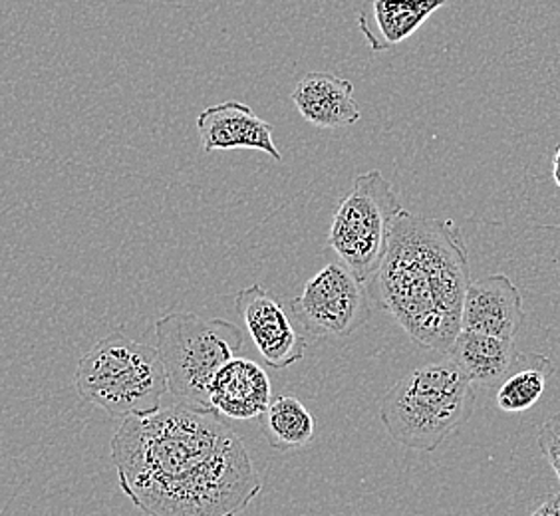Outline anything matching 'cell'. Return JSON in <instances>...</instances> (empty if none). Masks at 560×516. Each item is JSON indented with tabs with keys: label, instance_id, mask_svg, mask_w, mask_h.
<instances>
[{
	"label": "cell",
	"instance_id": "1",
	"mask_svg": "<svg viewBox=\"0 0 560 516\" xmlns=\"http://www.w3.org/2000/svg\"><path fill=\"white\" fill-rule=\"evenodd\" d=\"M109 457L119 489L148 516H238L262 489L245 443L215 409L179 401L121 421Z\"/></svg>",
	"mask_w": 560,
	"mask_h": 516
},
{
	"label": "cell",
	"instance_id": "2",
	"mask_svg": "<svg viewBox=\"0 0 560 516\" xmlns=\"http://www.w3.org/2000/svg\"><path fill=\"white\" fill-rule=\"evenodd\" d=\"M469 286V255L457 225L404 209L368 294L416 344L447 354L464 330Z\"/></svg>",
	"mask_w": 560,
	"mask_h": 516
},
{
	"label": "cell",
	"instance_id": "3",
	"mask_svg": "<svg viewBox=\"0 0 560 516\" xmlns=\"http://www.w3.org/2000/svg\"><path fill=\"white\" fill-rule=\"evenodd\" d=\"M475 403L474 384L452 357H445L411 370L389 387L380 403V421L394 442L431 453L471 420Z\"/></svg>",
	"mask_w": 560,
	"mask_h": 516
},
{
	"label": "cell",
	"instance_id": "4",
	"mask_svg": "<svg viewBox=\"0 0 560 516\" xmlns=\"http://www.w3.org/2000/svg\"><path fill=\"white\" fill-rule=\"evenodd\" d=\"M78 396L109 418H148L162 409L170 379L160 348L141 344L124 330L102 338L75 367Z\"/></svg>",
	"mask_w": 560,
	"mask_h": 516
},
{
	"label": "cell",
	"instance_id": "5",
	"mask_svg": "<svg viewBox=\"0 0 560 516\" xmlns=\"http://www.w3.org/2000/svg\"><path fill=\"white\" fill-rule=\"evenodd\" d=\"M158 348L165 364L170 391L179 403L213 409L209 387L219 370L237 357L243 332L221 318L207 320L194 313H170L155 322Z\"/></svg>",
	"mask_w": 560,
	"mask_h": 516
},
{
	"label": "cell",
	"instance_id": "6",
	"mask_svg": "<svg viewBox=\"0 0 560 516\" xmlns=\"http://www.w3.org/2000/svg\"><path fill=\"white\" fill-rule=\"evenodd\" d=\"M401 211L398 194L377 169L355 175L350 194L336 207L328 247L360 282L368 284L382 267Z\"/></svg>",
	"mask_w": 560,
	"mask_h": 516
},
{
	"label": "cell",
	"instance_id": "7",
	"mask_svg": "<svg viewBox=\"0 0 560 516\" xmlns=\"http://www.w3.org/2000/svg\"><path fill=\"white\" fill-rule=\"evenodd\" d=\"M291 310L304 332L345 338L358 332L370 318L364 282L340 260L328 262L292 298Z\"/></svg>",
	"mask_w": 560,
	"mask_h": 516
},
{
	"label": "cell",
	"instance_id": "8",
	"mask_svg": "<svg viewBox=\"0 0 560 516\" xmlns=\"http://www.w3.org/2000/svg\"><path fill=\"white\" fill-rule=\"evenodd\" d=\"M235 306L259 354L270 367L284 370L304 360V336L294 328L287 310L260 284L238 291Z\"/></svg>",
	"mask_w": 560,
	"mask_h": 516
},
{
	"label": "cell",
	"instance_id": "9",
	"mask_svg": "<svg viewBox=\"0 0 560 516\" xmlns=\"http://www.w3.org/2000/svg\"><path fill=\"white\" fill-rule=\"evenodd\" d=\"M197 131L206 153L257 150L282 162V153L272 140V126L237 99L203 109L197 118Z\"/></svg>",
	"mask_w": 560,
	"mask_h": 516
},
{
	"label": "cell",
	"instance_id": "10",
	"mask_svg": "<svg viewBox=\"0 0 560 516\" xmlns=\"http://www.w3.org/2000/svg\"><path fill=\"white\" fill-rule=\"evenodd\" d=\"M523 322V296L513 280L487 274L471 282L465 296L464 330L515 340Z\"/></svg>",
	"mask_w": 560,
	"mask_h": 516
},
{
	"label": "cell",
	"instance_id": "11",
	"mask_svg": "<svg viewBox=\"0 0 560 516\" xmlns=\"http://www.w3.org/2000/svg\"><path fill=\"white\" fill-rule=\"evenodd\" d=\"M270 394L272 386L267 372L257 362L237 355L219 370L209 387V401L219 415L248 421L265 415Z\"/></svg>",
	"mask_w": 560,
	"mask_h": 516
},
{
	"label": "cell",
	"instance_id": "12",
	"mask_svg": "<svg viewBox=\"0 0 560 516\" xmlns=\"http://www.w3.org/2000/svg\"><path fill=\"white\" fill-rule=\"evenodd\" d=\"M455 0H366L358 28L374 52H386L418 33L435 12Z\"/></svg>",
	"mask_w": 560,
	"mask_h": 516
},
{
	"label": "cell",
	"instance_id": "13",
	"mask_svg": "<svg viewBox=\"0 0 560 516\" xmlns=\"http://www.w3.org/2000/svg\"><path fill=\"white\" fill-rule=\"evenodd\" d=\"M447 357H452L471 384L489 389L503 386L506 377L513 376L525 362L515 340L469 330H462Z\"/></svg>",
	"mask_w": 560,
	"mask_h": 516
},
{
	"label": "cell",
	"instance_id": "14",
	"mask_svg": "<svg viewBox=\"0 0 560 516\" xmlns=\"http://www.w3.org/2000/svg\"><path fill=\"white\" fill-rule=\"evenodd\" d=\"M302 118L320 129L350 128L360 119L350 80L328 72H311L292 90Z\"/></svg>",
	"mask_w": 560,
	"mask_h": 516
},
{
	"label": "cell",
	"instance_id": "15",
	"mask_svg": "<svg viewBox=\"0 0 560 516\" xmlns=\"http://www.w3.org/2000/svg\"><path fill=\"white\" fill-rule=\"evenodd\" d=\"M313 413L292 394H282L270 401L262 415V433L277 452L302 449L314 439Z\"/></svg>",
	"mask_w": 560,
	"mask_h": 516
},
{
	"label": "cell",
	"instance_id": "16",
	"mask_svg": "<svg viewBox=\"0 0 560 516\" xmlns=\"http://www.w3.org/2000/svg\"><path fill=\"white\" fill-rule=\"evenodd\" d=\"M557 366L550 357L528 352L523 366L497 389V408L505 413H523L537 406Z\"/></svg>",
	"mask_w": 560,
	"mask_h": 516
},
{
	"label": "cell",
	"instance_id": "17",
	"mask_svg": "<svg viewBox=\"0 0 560 516\" xmlns=\"http://www.w3.org/2000/svg\"><path fill=\"white\" fill-rule=\"evenodd\" d=\"M537 442H539L540 453L549 461L560 484V413L550 415L549 420L540 425Z\"/></svg>",
	"mask_w": 560,
	"mask_h": 516
},
{
	"label": "cell",
	"instance_id": "18",
	"mask_svg": "<svg viewBox=\"0 0 560 516\" xmlns=\"http://www.w3.org/2000/svg\"><path fill=\"white\" fill-rule=\"evenodd\" d=\"M530 516H560V495L549 496Z\"/></svg>",
	"mask_w": 560,
	"mask_h": 516
},
{
	"label": "cell",
	"instance_id": "19",
	"mask_svg": "<svg viewBox=\"0 0 560 516\" xmlns=\"http://www.w3.org/2000/svg\"><path fill=\"white\" fill-rule=\"evenodd\" d=\"M550 175H552V181L560 189V145H557V150L550 157Z\"/></svg>",
	"mask_w": 560,
	"mask_h": 516
}]
</instances>
